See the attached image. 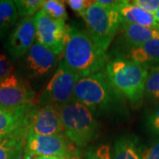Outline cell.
<instances>
[{"mask_svg": "<svg viewBox=\"0 0 159 159\" xmlns=\"http://www.w3.org/2000/svg\"><path fill=\"white\" fill-rule=\"evenodd\" d=\"M64 134L78 148L88 146L97 139L100 125L95 115L83 104L71 100L59 108Z\"/></svg>", "mask_w": 159, "mask_h": 159, "instance_id": "4", "label": "cell"}, {"mask_svg": "<svg viewBox=\"0 0 159 159\" xmlns=\"http://www.w3.org/2000/svg\"><path fill=\"white\" fill-rule=\"evenodd\" d=\"M18 17L14 1L3 0L0 2V39H3L9 30L15 27Z\"/></svg>", "mask_w": 159, "mask_h": 159, "instance_id": "19", "label": "cell"}, {"mask_svg": "<svg viewBox=\"0 0 159 159\" xmlns=\"http://www.w3.org/2000/svg\"><path fill=\"white\" fill-rule=\"evenodd\" d=\"M0 2H1V0H0Z\"/></svg>", "mask_w": 159, "mask_h": 159, "instance_id": "32", "label": "cell"}, {"mask_svg": "<svg viewBox=\"0 0 159 159\" xmlns=\"http://www.w3.org/2000/svg\"><path fill=\"white\" fill-rule=\"evenodd\" d=\"M84 159H111V148L108 144L92 146L87 150Z\"/></svg>", "mask_w": 159, "mask_h": 159, "instance_id": "23", "label": "cell"}, {"mask_svg": "<svg viewBox=\"0 0 159 159\" xmlns=\"http://www.w3.org/2000/svg\"><path fill=\"white\" fill-rule=\"evenodd\" d=\"M155 18H156L157 22L158 23V25H159V8H158V10H157V11L156 12V14H155Z\"/></svg>", "mask_w": 159, "mask_h": 159, "instance_id": "31", "label": "cell"}, {"mask_svg": "<svg viewBox=\"0 0 159 159\" xmlns=\"http://www.w3.org/2000/svg\"><path fill=\"white\" fill-rule=\"evenodd\" d=\"M73 99L95 115L112 110L119 97L112 89L105 72L100 71L80 78L74 88Z\"/></svg>", "mask_w": 159, "mask_h": 159, "instance_id": "3", "label": "cell"}, {"mask_svg": "<svg viewBox=\"0 0 159 159\" xmlns=\"http://www.w3.org/2000/svg\"><path fill=\"white\" fill-rule=\"evenodd\" d=\"M105 74L119 98H125L134 108L142 105L148 70L146 66L125 57L109 60Z\"/></svg>", "mask_w": 159, "mask_h": 159, "instance_id": "2", "label": "cell"}, {"mask_svg": "<svg viewBox=\"0 0 159 159\" xmlns=\"http://www.w3.org/2000/svg\"><path fill=\"white\" fill-rule=\"evenodd\" d=\"M144 97L150 102L159 104V66L150 67L145 84Z\"/></svg>", "mask_w": 159, "mask_h": 159, "instance_id": "20", "label": "cell"}, {"mask_svg": "<svg viewBox=\"0 0 159 159\" xmlns=\"http://www.w3.org/2000/svg\"><path fill=\"white\" fill-rule=\"evenodd\" d=\"M142 159H159V135L148 147L142 149Z\"/></svg>", "mask_w": 159, "mask_h": 159, "instance_id": "27", "label": "cell"}, {"mask_svg": "<svg viewBox=\"0 0 159 159\" xmlns=\"http://www.w3.org/2000/svg\"><path fill=\"white\" fill-rule=\"evenodd\" d=\"M35 92L21 74L12 73L0 80V105L20 107L34 104Z\"/></svg>", "mask_w": 159, "mask_h": 159, "instance_id": "10", "label": "cell"}, {"mask_svg": "<svg viewBox=\"0 0 159 159\" xmlns=\"http://www.w3.org/2000/svg\"><path fill=\"white\" fill-rule=\"evenodd\" d=\"M111 159H142L136 137L132 134L119 137L111 149Z\"/></svg>", "mask_w": 159, "mask_h": 159, "instance_id": "18", "label": "cell"}, {"mask_svg": "<svg viewBox=\"0 0 159 159\" xmlns=\"http://www.w3.org/2000/svg\"><path fill=\"white\" fill-rule=\"evenodd\" d=\"M14 72V64L11 58L0 53V80Z\"/></svg>", "mask_w": 159, "mask_h": 159, "instance_id": "26", "label": "cell"}, {"mask_svg": "<svg viewBox=\"0 0 159 159\" xmlns=\"http://www.w3.org/2000/svg\"><path fill=\"white\" fill-rule=\"evenodd\" d=\"M44 0H15L14 4L17 8L19 16L23 18L34 17L42 10Z\"/></svg>", "mask_w": 159, "mask_h": 159, "instance_id": "22", "label": "cell"}, {"mask_svg": "<svg viewBox=\"0 0 159 159\" xmlns=\"http://www.w3.org/2000/svg\"><path fill=\"white\" fill-rule=\"evenodd\" d=\"M129 57L134 62L148 67L159 66V39L148 42L130 48Z\"/></svg>", "mask_w": 159, "mask_h": 159, "instance_id": "16", "label": "cell"}, {"mask_svg": "<svg viewBox=\"0 0 159 159\" xmlns=\"http://www.w3.org/2000/svg\"><path fill=\"white\" fill-rule=\"evenodd\" d=\"M134 5L155 15L159 8V0H134Z\"/></svg>", "mask_w": 159, "mask_h": 159, "instance_id": "28", "label": "cell"}, {"mask_svg": "<svg viewBox=\"0 0 159 159\" xmlns=\"http://www.w3.org/2000/svg\"><path fill=\"white\" fill-rule=\"evenodd\" d=\"M30 159H64L57 157H47V156H39V157H34L33 158Z\"/></svg>", "mask_w": 159, "mask_h": 159, "instance_id": "30", "label": "cell"}, {"mask_svg": "<svg viewBox=\"0 0 159 159\" xmlns=\"http://www.w3.org/2000/svg\"><path fill=\"white\" fill-rule=\"evenodd\" d=\"M28 134L39 135L64 134L59 108L53 105L40 107L34 104L30 114Z\"/></svg>", "mask_w": 159, "mask_h": 159, "instance_id": "12", "label": "cell"}, {"mask_svg": "<svg viewBox=\"0 0 159 159\" xmlns=\"http://www.w3.org/2000/svg\"><path fill=\"white\" fill-rule=\"evenodd\" d=\"M29 127L0 135V159H22Z\"/></svg>", "mask_w": 159, "mask_h": 159, "instance_id": "15", "label": "cell"}, {"mask_svg": "<svg viewBox=\"0 0 159 159\" xmlns=\"http://www.w3.org/2000/svg\"><path fill=\"white\" fill-rule=\"evenodd\" d=\"M118 7L104 8L94 1L83 16L88 33L95 43L105 52L122 22Z\"/></svg>", "mask_w": 159, "mask_h": 159, "instance_id": "5", "label": "cell"}, {"mask_svg": "<svg viewBox=\"0 0 159 159\" xmlns=\"http://www.w3.org/2000/svg\"><path fill=\"white\" fill-rule=\"evenodd\" d=\"M57 62V55L35 42L24 57L20 58V69L25 79H43L54 71Z\"/></svg>", "mask_w": 159, "mask_h": 159, "instance_id": "9", "label": "cell"}, {"mask_svg": "<svg viewBox=\"0 0 159 159\" xmlns=\"http://www.w3.org/2000/svg\"><path fill=\"white\" fill-rule=\"evenodd\" d=\"M79 79V76L70 70L63 60H60L50 81L35 97L34 104L40 107L46 105L62 107L73 100L74 88Z\"/></svg>", "mask_w": 159, "mask_h": 159, "instance_id": "6", "label": "cell"}, {"mask_svg": "<svg viewBox=\"0 0 159 159\" xmlns=\"http://www.w3.org/2000/svg\"><path fill=\"white\" fill-rule=\"evenodd\" d=\"M35 40L57 57L62 54L69 37V27L66 22L49 17L44 11L34 15Z\"/></svg>", "mask_w": 159, "mask_h": 159, "instance_id": "8", "label": "cell"}, {"mask_svg": "<svg viewBox=\"0 0 159 159\" xmlns=\"http://www.w3.org/2000/svg\"><path fill=\"white\" fill-rule=\"evenodd\" d=\"M63 61L80 78L96 74L104 68L109 57L95 43L90 34L83 29L72 25L69 27V37Z\"/></svg>", "mask_w": 159, "mask_h": 159, "instance_id": "1", "label": "cell"}, {"mask_svg": "<svg viewBox=\"0 0 159 159\" xmlns=\"http://www.w3.org/2000/svg\"><path fill=\"white\" fill-rule=\"evenodd\" d=\"M35 34L34 16L23 18L15 25L5 44L11 60H19L24 57L36 42Z\"/></svg>", "mask_w": 159, "mask_h": 159, "instance_id": "11", "label": "cell"}, {"mask_svg": "<svg viewBox=\"0 0 159 159\" xmlns=\"http://www.w3.org/2000/svg\"><path fill=\"white\" fill-rule=\"evenodd\" d=\"M66 3L68 5L70 9L77 15L83 18L87 9L94 3V1L89 0H67Z\"/></svg>", "mask_w": 159, "mask_h": 159, "instance_id": "25", "label": "cell"}, {"mask_svg": "<svg viewBox=\"0 0 159 159\" xmlns=\"http://www.w3.org/2000/svg\"><path fill=\"white\" fill-rule=\"evenodd\" d=\"M34 105V103L13 108L0 105V135L29 127L30 114Z\"/></svg>", "mask_w": 159, "mask_h": 159, "instance_id": "13", "label": "cell"}, {"mask_svg": "<svg viewBox=\"0 0 159 159\" xmlns=\"http://www.w3.org/2000/svg\"><path fill=\"white\" fill-rule=\"evenodd\" d=\"M119 28L121 29L123 38L126 43L131 46V48L142 44L149 40L159 39L158 29L146 28L127 22H121Z\"/></svg>", "mask_w": 159, "mask_h": 159, "instance_id": "17", "label": "cell"}, {"mask_svg": "<svg viewBox=\"0 0 159 159\" xmlns=\"http://www.w3.org/2000/svg\"><path fill=\"white\" fill-rule=\"evenodd\" d=\"M118 10L122 22L135 24L159 30V25L156 20L155 15L144 11L132 1H120Z\"/></svg>", "mask_w": 159, "mask_h": 159, "instance_id": "14", "label": "cell"}, {"mask_svg": "<svg viewBox=\"0 0 159 159\" xmlns=\"http://www.w3.org/2000/svg\"><path fill=\"white\" fill-rule=\"evenodd\" d=\"M145 124L147 125L149 132L156 135H159V104H157L155 108L150 111L147 116Z\"/></svg>", "mask_w": 159, "mask_h": 159, "instance_id": "24", "label": "cell"}, {"mask_svg": "<svg viewBox=\"0 0 159 159\" xmlns=\"http://www.w3.org/2000/svg\"><path fill=\"white\" fill-rule=\"evenodd\" d=\"M42 11H44L49 17L54 20H59L66 22L68 19L65 2L60 0H47L44 1Z\"/></svg>", "mask_w": 159, "mask_h": 159, "instance_id": "21", "label": "cell"}, {"mask_svg": "<svg viewBox=\"0 0 159 159\" xmlns=\"http://www.w3.org/2000/svg\"><path fill=\"white\" fill-rule=\"evenodd\" d=\"M96 2L104 8H115L118 7L120 4V1L119 0H97Z\"/></svg>", "mask_w": 159, "mask_h": 159, "instance_id": "29", "label": "cell"}, {"mask_svg": "<svg viewBox=\"0 0 159 159\" xmlns=\"http://www.w3.org/2000/svg\"><path fill=\"white\" fill-rule=\"evenodd\" d=\"M77 148L65 134L54 135H39L28 134L26 137L23 159L47 156L64 159H74Z\"/></svg>", "mask_w": 159, "mask_h": 159, "instance_id": "7", "label": "cell"}]
</instances>
